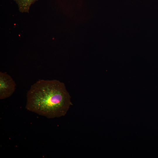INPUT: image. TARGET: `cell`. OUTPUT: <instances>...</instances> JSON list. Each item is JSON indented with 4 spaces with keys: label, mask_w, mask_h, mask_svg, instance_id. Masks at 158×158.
Returning a JSON list of instances; mask_svg holds the SVG:
<instances>
[{
    "label": "cell",
    "mask_w": 158,
    "mask_h": 158,
    "mask_svg": "<svg viewBox=\"0 0 158 158\" xmlns=\"http://www.w3.org/2000/svg\"><path fill=\"white\" fill-rule=\"evenodd\" d=\"M72 103L64 83L56 80L39 79L27 95V110L49 118L64 116Z\"/></svg>",
    "instance_id": "cell-1"
},
{
    "label": "cell",
    "mask_w": 158,
    "mask_h": 158,
    "mask_svg": "<svg viewBox=\"0 0 158 158\" xmlns=\"http://www.w3.org/2000/svg\"><path fill=\"white\" fill-rule=\"evenodd\" d=\"M16 84L11 77L6 72H0V99L11 96L14 92Z\"/></svg>",
    "instance_id": "cell-2"
},
{
    "label": "cell",
    "mask_w": 158,
    "mask_h": 158,
    "mask_svg": "<svg viewBox=\"0 0 158 158\" xmlns=\"http://www.w3.org/2000/svg\"><path fill=\"white\" fill-rule=\"evenodd\" d=\"M22 13H28L31 6L38 0H14Z\"/></svg>",
    "instance_id": "cell-3"
}]
</instances>
